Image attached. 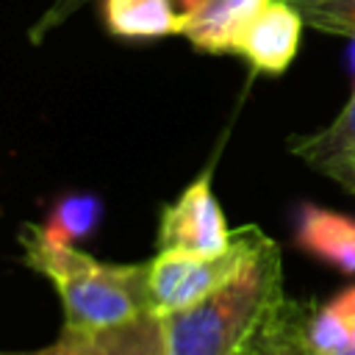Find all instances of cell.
<instances>
[{
    "mask_svg": "<svg viewBox=\"0 0 355 355\" xmlns=\"http://www.w3.org/2000/svg\"><path fill=\"white\" fill-rule=\"evenodd\" d=\"M22 261L55 288L67 330H100L153 313L144 263H108L75 244L53 241L42 225H22Z\"/></svg>",
    "mask_w": 355,
    "mask_h": 355,
    "instance_id": "obj_1",
    "label": "cell"
},
{
    "mask_svg": "<svg viewBox=\"0 0 355 355\" xmlns=\"http://www.w3.org/2000/svg\"><path fill=\"white\" fill-rule=\"evenodd\" d=\"M283 300L280 247L269 239L230 283L161 316L164 355H244Z\"/></svg>",
    "mask_w": 355,
    "mask_h": 355,
    "instance_id": "obj_2",
    "label": "cell"
},
{
    "mask_svg": "<svg viewBox=\"0 0 355 355\" xmlns=\"http://www.w3.org/2000/svg\"><path fill=\"white\" fill-rule=\"evenodd\" d=\"M266 241L269 236L261 227L247 225L233 230V241L222 252L202 255L183 250H158L147 261V291L153 313L166 316L205 300L208 294L230 283Z\"/></svg>",
    "mask_w": 355,
    "mask_h": 355,
    "instance_id": "obj_3",
    "label": "cell"
},
{
    "mask_svg": "<svg viewBox=\"0 0 355 355\" xmlns=\"http://www.w3.org/2000/svg\"><path fill=\"white\" fill-rule=\"evenodd\" d=\"M211 169L197 175L175 202L161 211L158 219V250L183 252H222L233 241V230L222 214V205L211 186Z\"/></svg>",
    "mask_w": 355,
    "mask_h": 355,
    "instance_id": "obj_4",
    "label": "cell"
},
{
    "mask_svg": "<svg viewBox=\"0 0 355 355\" xmlns=\"http://www.w3.org/2000/svg\"><path fill=\"white\" fill-rule=\"evenodd\" d=\"M302 25L300 11L288 0H269L244 31L236 55H244L255 72L280 75L300 50Z\"/></svg>",
    "mask_w": 355,
    "mask_h": 355,
    "instance_id": "obj_5",
    "label": "cell"
},
{
    "mask_svg": "<svg viewBox=\"0 0 355 355\" xmlns=\"http://www.w3.org/2000/svg\"><path fill=\"white\" fill-rule=\"evenodd\" d=\"M28 355H164V322L158 313L100 327V330H67L44 349Z\"/></svg>",
    "mask_w": 355,
    "mask_h": 355,
    "instance_id": "obj_6",
    "label": "cell"
},
{
    "mask_svg": "<svg viewBox=\"0 0 355 355\" xmlns=\"http://www.w3.org/2000/svg\"><path fill=\"white\" fill-rule=\"evenodd\" d=\"M269 0H200L183 11L180 36L211 55L236 53L244 31Z\"/></svg>",
    "mask_w": 355,
    "mask_h": 355,
    "instance_id": "obj_7",
    "label": "cell"
},
{
    "mask_svg": "<svg viewBox=\"0 0 355 355\" xmlns=\"http://www.w3.org/2000/svg\"><path fill=\"white\" fill-rule=\"evenodd\" d=\"M294 244L311 258L355 277V219L305 202L297 216Z\"/></svg>",
    "mask_w": 355,
    "mask_h": 355,
    "instance_id": "obj_8",
    "label": "cell"
},
{
    "mask_svg": "<svg viewBox=\"0 0 355 355\" xmlns=\"http://www.w3.org/2000/svg\"><path fill=\"white\" fill-rule=\"evenodd\" d=\"M103 22L119 39H161L183 28L172 0H103Z\"/></svg>",
    "mask_w": 355,
    "mask_h": 355,
    "instance_id": "obj_9",
    "label": "cell"
},
{
    "mask_svg": "<svg viewBox=\"0 0 355 355\" xmlns=\"http://www.w3.org/2000/svg\"><path fill=\"white\" fill-rule=\"evenodd\" d=\"M288 147L297 158H302L316 172H324L333 164L355 158V89L347 105L336 114V119L327 128L305 136H294Z\"/></svg>",
    "mask_w": 355,
    "mask_h": 355,
    "instance_id": "obj_10",
    "label": "cell"
},
{
    "mask_svg": "<svg viewBox=\"0 0 355 355\" xmlns=\"http://www.w3.org/2000/svg\"><path fill=\"white\" fill-rule=\"evenodd\" d=\"M311 311L313 305H302L286 297L266 319V324L261 327V333L244 355H322L313 349L308 338Z\"/></svg>",
    "mask_w": 355,
    "mask_h": 355,
    "instance_id": "obj_11",
    "label": "cell"
},
{
    "mask_svg": "<svg viewBox=\"0 0 355 355\" xmlns=\"http://www.w3.org/2000/svg\"><path fill=\"white\" fill-rule=\"evenodd\" d=\"M308 338L322 355H355V286L311 311Z\"/></svg>",
    "mask_w": 355,
    "mask_h": 355,
    "instance_id": "obj_12",
    "label": "cell"
},
{
    "mask_svg": "<svg viewBox=\"0 0 355 355\" xmlns=\"http://www.w3.org/2000/svg\"><path fill=\"white\" fill-rule=\"evenodd\" d=\"M103 219V202L92 191L61 194L44 219V233L58 244H78L89 239Z\"/></svg>",
    "mask_w": 355,
    "mask_h": 355,
    "instance_id": "obj_13",
    "label": "cell"
},
{
    "mask_svg": "<svg viewBox=\"0 0 355 355\" xmlns=\"http://www.w3.org/2000/svg\"><path fill=\"white\" fill-rule=\"evenodd\" d=\"M305 25L330 33L355 39V0H288Z\"/></svg>",
    "mask_w": 355,
    "mask_h": 355,
    "instance_id": "obj_14",
    "label": "cell"
},
{
    "mask_svg": "<svg viewBox=\"0 0 355 355\" xmlns=\"http://www.w3.org/2000/svg\"><path fill=\"white\" fill-rule=\"evenodd\" d=\"M322 175L333 178V180H336V183H341L349 194H355V158L341 161V164H333V166H330V169H324Z\"/></svg>",
    "mask_w": 355,
    "mask_h": 355,
    "instance_id": "obj_15",
    "label": "cell"
},
{
    "mask_svg": "<svg viewBox=\"0 0 355 355\" xmlns=\"http://www.w3.org/2000/svg\"><path fill=\"white\" fill-rule=\"evenodd\" d=\"M0 355H28V352H0Z\"/></svg>",
    "mask_w": 355,
    "mask_h": 355,
    "instance_id": "obj_16",
    "label": "cell"
},
{
    "mask_svg": "<svg viewBox=\"0 0 355 355\" xmlns=\"http://www.w3.org/2000/svg\"><path fill=\"white\" fill-rule=\"evenodd\" d=\"M352 72H355V50H352Z\"/></svg>",
    "mask_w": 355,
    "mask_h": 355,
    "instance_id": "obj_17",
    "label": "cell"
}]
</instances>
